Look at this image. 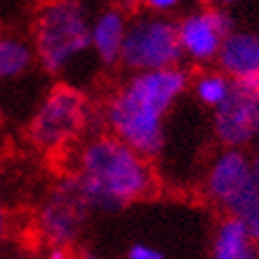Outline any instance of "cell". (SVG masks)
I'll use <instances>...</instances> for the list:
<instances>
[{"mask_svg":"<svg viewBox=\"0 0 259 259\" xmlns=\"http://www.w3.org/2000/svg\"><path fill=\"white\" fill-rule=\"evenodd\" d=\"M91 13L84 0H45L32 25L36 63L47 76H66L91 53Z\"/></svg>","mask_w":259,"mask_h":259,"instance_id":"cell-3","label":"cell"},{"mask_svg":"<svg viewBox=\"0 0 259 259\" xmlns=\"http://www.w3.org/2000/svg\"><path fill=\"white\" fill-rule=\"evenodd\" d=\"M131 15L122 7H103L91 17V53L103 68L118 66Z\"/></svg>","mask_w":259,"mask_h":259,"instance_id":"cell-11","label":"cell"},{"mask_svg":"<svg viewBox=\"0 0 259 259\" xmlns=\"http://www.w3.org/2000/svg\"><path fill=\"white\" fill-rule=\"evenodd\" d=\"M7 232H9V213H7V206L0 202V244L5 242Z\"/></svg>","mask_w":259,"mask_h":259,"instance_id":"cell-19","label":"cell"},{"mask_svg":"<svg viewBox=\"0 0 259 259\" xmlns=\"http://www.w3.org/2000/svg\"><path fill=\"white\" fill-rule=\"evenodd\" d=\"M200 190L215 209L238 217L259 192V173L251 162L249 150H217L204 166Z\"/></svg>","mask_w":259,"mask_h":259,"instance_id":"cell-6","label":"cell"},{"mask_svg":"<svg viewBox=\"0 0 259 259\" xmlns=\"http://www.w3.org/2000/svg\"><path fill=\"white\" fill-rule=\"evenodd\" d=\"M215 66L234 82L259 91V30H234L222 47Z\"/></svg>","mask_w":259,"mask_h":259,"instance_id":"cell-10","label":"cell"},{"mask_svg":"<svg viewBox=\"0 0 259 259\" xmlns=\"http://www.w3.org/2000/svg\"><path fill=\"white\" fill-rule=\"evenodd\" d=\"M196 3H202V5H217V7H219V0H196Z\"/></svg>","mask_w":259,"mask_h":259,"instance_id":"cell-22","label":"cell"},{"mask_svg":"<svg viewBox=\"0 0 259 259\" xmlns=\"http://www.w3.org/2000/svg\"><path fill=\"white\" fill-rule=\"evenodd\" d=\"M36 66L32 40L17 32H0V82H17Z\"/></svg>","mask_w":259,"mask_h":259,"instance_id":"cell-13","label":"cell"},{"mask_svg":"<svg viewBox=\"0 0 259 259\" xmlns=\"http://www.w3.org/2000/svg\"><path fill=\"white\" fill-rule=\"evenodd\" d=\"M95 118L97 110L84 91L59 82L38 99L25 124V139L45 156H63L91 133Z\"/></svg>","mask_w":259,"mask_h":259,"instance_id":"cell-4","label":"cell"},{"mask_svg":"<svg viewBox=\"0 0 259 259\" xmlns=\"http://www.w3.org/2000/svg\"><path fill=\"white\" fill-rule=\"evenodd\" d=\"M128 3H135V0H128Z\"/></svg>","mask_w":259,"mask_h":259,"instance_id":"cell-23","label":"cell"},{"mask_svg":"<svg viewBox=\"0 0 259 259\" xmlns=\"http://www.w3.org/2000/svg\"><path fill=\"white\" fill-rule=\"evenodd\" d=\"M211 259H259V242L238 217L224 215L211 236Z\"/></svg>","mask_w":259,"mask_h":259,"instance_id":"cell-12","label":"cell"},{"mask_svg":"<svg viewBox=\"0 0 259 259\" xmlns=\"http://www.w3.org/2000/svg\"><path fill=\"white\" fill-rule=\"evenodd\" d=\"M232 87H234V80L217 66L200 68L194 76H190L192 97L206 110H215L219 103H224Z\"/></svg>","mask_w":259,"mask_h":259,"instance_id":"cell-14","label":"cell"},{"mask_svg":"<svg viewBox=\"0 0 259 259\" xmlns=\"http://www.w3.org/2000/svg\"><path fill=\"white\" fill-rule=\"evenodd\" d=\"M47 259H72L68 247H59V244H51L47 247Z\"/></svg>","mask_w":259,"mask_h":259,"instance_id":"cell-18","label":"cell"},{"mask_svg":"<svg viewBox=\"0 0 259 259\" xmlns=\"http://www.w3.org/2000/svg\"><path fill=\"white\" fill-rule=\"evenodd\" d=\"M175 25L184 63L196 68L215 66L226 38L236 30L234 17L226 7L217 5L190 9L179 19H175Z\"/></svg>","mask_w":259,"mask_h":259,"instance_id":"cell-8","label":"cell"},{"mask_svg":"<svg viewBox=\"0 0 259 259\" xmlns=\"http://www.w3.org/2000/svg\"><path fill=\"white\" fill-rule=\"evenodd\" d=\"M118 66L126 74L184 66L175 19L146 11L131 15Z\"/></svg>","mask_w":259,"mask_h":259,"instance_id":"cell-5","label":"cell"},{"mask_svg":"<svg viewBox=\"0 0 259 259\" xmlns=\"http://www.w3.org/2000/svg\"><path fill=\"white\" fill-rule=\"evenodd\" d=\"M76 259H101V257H99L97 253H93V251H89V249H87V251H82Z\"/></svg>","mask_w":259,"mask_h":259,"instance_id":"cell-21","label":"cell"},{"mask_svg":"<svg viewBox=\"0 0 259 259\" xmlns=\"http://www.w3.org/2000/svg\"><path fill=\"white\" fill-rule=\"evenodd\" d=\"M70 175L91 213H118L158 188L152 160L108 131L89 133L70 152Z\"/></svg>","mask_w":259,"mask_h":259,"instance_id":"cell-2","label":"cell"},{"mask_svg":"<svg viewBox=\"0 0 259 259\" xmlns=\"http://www.w3.org/2000/svg\"><path fill=\"white\" fill-rule=\"evenodd\" d=\"M91 217V209L80 194V188L76 179L68 173L61 175L53 188L47 192L40 206L36 213V230L40 240L51 247V244H59V247L72 249L76 240L82 236L87 228V222Z\"/></svg>","mask_w":259,"mask_h":259,"instance_id":"cell-7","label":"cell"},{"mask_svg":"<svg viewBox=\"0 0 259 259\" xmlns=\"http://www.w3.org/2000/svg\"><path fill=\"white\" fill-rule=\"evenodd\" d=\"M135 3L146 13L164 15V17H173L175 13L184 7V0H135Z\"/></svg>","mask_w":259,"mask_h":259,"instance_id":"cell-15","label":"cell"},{"mask_svg":"<svg viewBox=\"0 0 259 259\" xmlns=\"http://www.w3.org/2000/svg\"><path fill=\"white\" fill-rule=\"evenodd\" d=\"M211 131L222 148L251 150L259 141V91L234 82L226 101L211 110Z\"/></svg>","mask_w":259,"mask_h":259,"instance_id":"cell-9","label":"cell"},{"mask_svg":"<svg viewBox=\"0 0 259 259\" xmlns=\"http://www.w3.org/2000/svg\"><path fill=\"white\" fill-rule=\"evenodd\" d=\"M124 259H169L166 253L156 247V244H150V242H133L131 247L126 249Z\"/></svg>","mask_w":259,"mask_h":259,"instance_id":"cell-16","label":"cell"},{"mask_svg":"<svg viewBox=\"0 0 259 259\" xmlns=\"http://www.w3.org/2000/svg\"><path fill=\"white\" fill-rule=\"evenodd\" d=\"M190 76L184 66L128 72L97 110L103 131L156 160L169 141L166 118L188 95Z\"/></svg>","mask_w":259,"mask_h":259,"instance_id":"cell-1","label":"cell"},{"mask_svg":"<svg viewBox=\"0 0 259 259\" xmlns=\"http://www.w3.org/2000/svg\"><path fill=\"white\" fill-rule=\"evenodd\" d=\"M238 219L249 228V232L253 234V238L259 242V192L255 194V198L247 204V209H244Z\"/></svg>","mask_w":259,"mask_h":259,"instance_id":"cell-17","label":"cell"},{"mask_svg":"<svg viewBox=\"0 0 259 259\" xmlns=\"http://www.w3.org/2000/svg\"><path fill=\"white\" fill-rule=\"evenodd\" d=\"M249 156H251V162H253V166H255V171L259 173V141H257V144L251 148Z\"/></svg>","mask_w":259,"mask_h":259,"instance_id":"cell-20","label":"cell"}]
</instances>
